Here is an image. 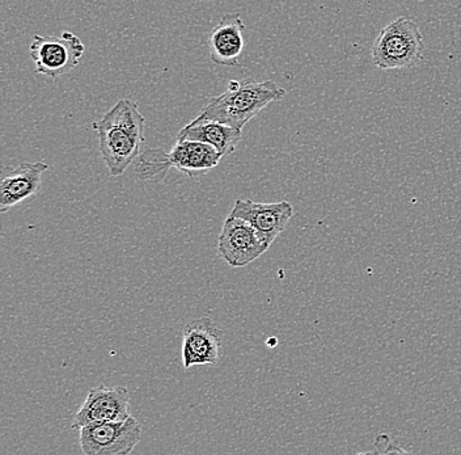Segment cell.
<instances>
[{
	"instance_id": "6da1fadb",
	"label": "cell",
	"mask_w": 461,
	"mask_h": 455,
	"mask_svg": "<svg viewBox=\"0 0 461 455\" xmlns=\"http://www.w3.org/2000/svg\"><path fill=\"white\" fill-rule=\"evenodd\" d=\"M146 118L137 103L129 99L118 100L106 112L94 129L100 138V152L112 177H121L126 168L140 157L144 143Z\"/></svg>"
},
{
	"instance_id": "7a4b0ae2",
	"label": "cell",
	"mask_w": 461,
	"mask_h": 455,
	"mask_svg": "<svg viewBox=\"0 0 461 455\" xmlns=\"http://www.w3.org/2000/svg\"><path fill=\"white\" fill-rule=\"evenodd\" d=\"M285 96V88L273 80H230L226 92L212 97L203 111L193 121H216L243 131L244 126L262 109L274 102H281Z\"/></svg>"
},
{
	"instance_id": "3957f363",
	"label": "cell",
	"mask_w": 461,
	"mask_h": 455,
	"mask_svg": "<svg viewBox=\"0 0 461 455\" xmlns=\"http://www.w3.org/2000/svg\"><path fill=\"white\" fill-rule=\"evenodd\" d=\"M138 159L135 172L140 180L163 181L171 168L178 169L190 178L206 175L221 163L223 155L207 143L177 140L171 152L149 147L140 152Z\"/></svg>"
},
{
	"instance_id": "277c9868",
	"label": "cell",
	"mask_w": 461,
	"mask_h": 455,
	"mask_svg": "<svg viewBox=\"0 0 461 455\" xmlns=\"http://www.w3.org/2000/svg\"><path fill=\"white\" fill-rule=\"evenodd\" d=\"M371 57L380 70H405L420 65L425 57V42L416 22L402 16L389 23L377 34Z\"/></svg>"
},
{
	"instance_id": "5b68a950",
	"label": "cell",
	"mask_w": 461,
	"mask_h": 455,
	"mask_svg": "<svg viewBox=\"0 0 461 455\" xmlns=\"http://www.w3.org/2000/svg\"><path fill=\"white\" fill-rule=\"evenodd\" d=\"M86 46L71 32H63L60 37L34 34L29 56L36 66V73L49 77H59L70 73L82 59Z\"/></svg>"
},
{
	"instance_id": "8992f818",
	"label": "cell",
	"mask_w": 461,
	"mask_h": 455,
	"mask_svg": "<svg viewBox=\"0 0 461 455\" xmlns=\"http://www.w3.org/2000/svg\"><path fill=\"white\" fill-rule=\"evenodd\" d=\"M79 431L80 450L85 455H128L142 440V425L131 416L83 426Z\"/></svg>"
},
{
	"instance_id": "52a82bcc",
	"label": "cell",
	"mask_w": 461,
	"mask_h": 455,
	"mask_svg": "<svg viewBox=\"0 0 461 455\" xmlns=\"http://www.w3.org/2000/svg\"><path fill=\"white\" fill-rule=\"evenodd\" d=\"M258 230L239 217L229 215L219 234L218 252L232 268H243L269 250Z\"/></svg>"
},
{
	"instance_id": "ba28073f",
	"label": "cell",
	"mask_w": 461,
	"mask_h": 455,
	"mask_svg": "<svg viewBox=\"0 0 461 455\" xmlns=\"http://www.w3.org/2000/svg\"><path fill=\"white\" fill-rule=\"evenodd\" d=\"M130 417V396L122 386H99L91 388L85 403L72 420V428L121 422Z\"/></svg>"
},
{
	"instance_id": "9c48e42d",
	"label": "cell",
	"mask_w": 461,
	"mask_h": 455,
	"mask_svg": "<svg viewBox=\"0 0 461 455\" xmlns=\"http://www.w3.org/2000/svg\"><path fill=\"white\" fill-rule=\"evenodd\" d=\"M223 332L210 318L195 319L184 328V368L218 364L221 356Z\"/></svg>"
},
{
	"instance_id": "30bf717a",
	"label": "cell",
	"mask_w": 461,
	"mask_h": 455,
	"mask_svg": "<svg viewBox=\"0 0 461 455\" xmlns=\"http://www.w3.org/2000/svg\"><path fill=\"white\" fill-rule=\"evenodd\" d=\"M233 217L241 218L252 224L261 238L272 246L276 236L281 234L294 215V206L287 201L262 204L255 201L236 200L230 213Z\"/></svg>"
},
{
	"instance_id": "8fae6325",
	"label": "cell",
	"mask_w": 461,
	"mask_h": 455,
	"mask_svg": "<svg viewBox=\"0 0 461 455\" xmlns=\"http://www.w3.org/2000/svg\"><path fill=\"white\" fill-rule=\"evenodd\" d=\"M245 25L239 13L227 14L209 36L210 59L224 68H241Z\"/></svg>"
},
{
	"instance_id": "7c38bea8",
	"label": "cell",
	"mask_w": 461,
	"mask_h": 455,
	"mask_svg": "<svg viewBox=\"0 0 461 455\" xmlns=\"http://www.w3.org/2000/svg\"><path fill=\"white\" fill-rule=\"evenodd\" d=\"M48 169L45 162L22 163L13 169L0 183V212L7 213L36 196L41 188L43 172Z\"/></svg>"
},
{
	"instance_id": "4fadbf2b",
	"label": "cell",
	"mask_w": 461,
	"mask_h": 455,
	"mask_svg": "<svg viewBox=\"0 0 461 455\" xmlns=\"http://www.w3.org/2000/svg\"><path fill=\"white\" fill-rule=\"evenodd\" d=\"M177 140L198 141L214 147L219 154L227 157L233 154L236 147L241 141V131L216 123V121H203V123H187L177 134Z\"/></svg>"
}]
</instances>
